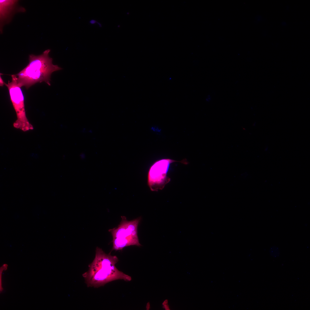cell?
<instances>
[{"instance_id":"9","label":"cell","mask_w":310,"mask_h":310,"mask_svg":"<svg viewBox=\"0 0 310 310\" xmlns=\"http://www.w3.org/2000/svg\"><path fill=\"white\" fill-rule=\"evenodd\" d=\"M5 83L4 82L1 77V75L0 74V86H3L5 84Z\"/></svg>"},{"instance_id":"6","label":"cell","mask_w":310,"mask_h":310,"mask_svg":"<svg viewBox=\"0 0 310 310\" xmlns=\"http://www.w3.org/2000/svg\"><path fill=\"white\" fill-rule=\"evenodd\" d=\"M18 0H0V20L1 29L4 23L10 20L15 12Z\"/></svg>"},{"instance_id":"10","label":"cell","mask_w":310,"mask_h":310,"mask_svg":"<svg viewBox=\"0 0 310 310\" xmlns=\"http://www.w3.org/2000/svg\"><path fill=\"white\" fill-rule=\"evenodd\" d=\"M162 306L163 308L165 309V310H170L169 306L168 305V304L162 305Z\"/></svg>"},{"instance_id":"5","label":"cell","mask_w":310,"mask_h":310,"mask_svg":"<svg viewBox=\"0 0 310 310\" xmlns=\"http://www.w3.org/2000/svg\"><path fill=\"white\" fill-rule=\"evenodd\" d=\"M175 162H180L187 164L188 162L184 159L177 161L170 158L160 159L155 162L150 167L148 174V183L152 191H157L162 190L170 181L167 176L170 165Z\"/></svg>"},{"instance_id":"2","label":"cell","mask_w":310,"mask_h":310,"mask_svg":"<svg viewBox=\"0 0 310 310\" xmlns=\"http://www.w3.org/2000/svg\"><path fill=\"white\" fill-rule=\"evenodd\" d=\"M50 50L48 49L39 55H29V63L18 73L15 74L17 82L21 87L27 89L37 83L44 82L50 86L52 73L62 68L53 63V59L49 55Z\"/></svg>"},{"instance_id":"4","label":"cell","mask_w":310,"mask_h":310,"mask_svg":"<svg viewBox=\"0 0 310 310\" xmlns=\"http://www.w3.org/2000/svg\"><path fill=\"white\" fill-rule=\"evenodd\" d=\"M11 81L5 85L8 90L11 100L16 112L17 119L13 124L14 127L24 131L33 129L27 119L25 113L24 97L22 91L17 82L15 74L11 75Z\"/></svg>"},{"instance_id":"1","label":"cell","mask_w":310,"mask_h":310,"mask_svg":"<svg viewBox=\"0 0 310 310\" xmlns=\"http://www.w3.org/2000/svg\"><path fill=\"white\" fill-rule=\"evenodd\" d=\"M118 261L116 256L107 254L97 247L94 259L89 265L88 270L82 274L87 286L98 288L118 280L131 281L130 276L119 271L116 267Z\"/></svg>"},{"instance_id":"8","label":"cell","mask_w":310,"mask_h":310,"mask_svg":"<svg viewBox=\"0 0 310 310\" xmlns=\"http://www.w3.org/2000/svg\"><path fill=\"white\" fill-rule=\"evenodd\" d=\"M3 271H4L2 267L1 266L0 269V291L1 292H2L3 290V288L2 287V275Z\"/></svg>"},{"instance_id":"7","label":"cell","mask_w":310,"mask_h":310,"mask_svg":"<svg viewBox=\"0 0 310 310\" xmlns=\"http://www.w3.org/2000/svg\"><path fill=\"white\" fill-rule=\"evenodd\" d=\"M270 253L271 255L274 257L278 256L280 254L279 250L276 246H273L271 248Z\"/></svg>"},{"instance_id":"3","label":"cell","mask_w":310,"mask_h":310,"mask_svg":"<svg viewBox=\"0 0 310 310\" xmlns=\"http://www.w3.org/2000/svg\"><path fill=\"white\" fill-rule=\"evenodd\" d=\"M121 221L117 228L109 230L113 236L112 251L122 250L131 245L142 246L137 235L138 226L141 217L128 221L125 216H121Z\"/></svg>"},{"instance_id":"11","label":"cell","mask_w":310,"mask_h":310,"mask_svg":"<svg viewBox=\"0 0 310 310\" xmlns=\"http://www.w3.org/2000/svg\"><path fill=\"white\" fill-rule=\"evenodd\" d=\"M2 267H3V269L4 271H5L7 269V267H8V265L7 264H4L3 265Z\"/></svg>"}]
</instances>
